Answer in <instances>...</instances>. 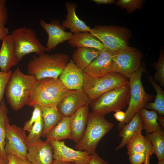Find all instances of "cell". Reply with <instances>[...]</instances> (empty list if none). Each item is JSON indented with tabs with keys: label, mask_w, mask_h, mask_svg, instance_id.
I'll list each match as a JSON object with an SVG mask.
<instances>
[{
	"label": "cell",
	"mask_w": 164,
	"mask_h": 164,
	"mask_svg": "<svg viewBox=\"0 0 164 164\" xmlns=\"http://www.w3.org/2000/svg\"><path fill=\"white\" fill-rule=\"evenodd\" d=\"M70 91L59 78L37 80L32 89L27 105L32 108L57 106Z\"/></svg>",
	"instance_id": "1"
},
{
	"label": "cell",
	"mask_w": 164,
	"mask_h": 164,
	"mask_svg": "<svg viewBox=\"0 0 164 164\" xmlns=\"http://www.w3.org/2000/svg\"><path fill=\"white\" fill-rule=\"evenodd\" d=\"M157 164H164V160L158 161Z\"/></svg>",
	"instance_id": "46"
},
{
	"label": "cell",
	"mask_w": 164,
	"mask_h": 164,
	"mask_svg": "<svg viewBox=\"0 0 164 164\" xmlns=\"http://www.w3.org/2000/svg\"><path fill=\"white\" fill-rule=\"evenodd\" d=\"M6 144L5 147L7 155L12 154L23 160H27V147L26 131L15 125H11L9 119L5 125Z\"/></svg>",
	"instance_id": "11"
},
{
	"label": "cell",
	"mask_w": 164,
	"mask_h": 164,
	"mask_svg": "<svg viewBox=\"0 0 164 164\" xmlns=\"http://www.w3.org/2000/svg\"><path fill=\"white\" fill-rule=\"evenodd\" d=\"M93 1L98 5L109 4L115 3L114 0H93Z\"/></svg>",
	"instance_id": "42"
},
{
	"label": "cell",
	"mask_w": 164,
	"mask_h": 164,
	"mask_svg": "<svg viewBox=\"0 0 164 164\" xmlns=\"http://www.w3.org/2000/svg\"><path fill=\"white\" fill-rule=\"evenodd\" d=\"M12 73L11 70L7 72L0 70V105L5 92L6 85Z\"/></svg>",
	"instance_id": "35"
},
{
	"label": "cell",
	"mask_w": 164,
	"mask_h": 164,
	"mask_svg": "<svg viewBox=\"0 0 164 164\" xmlns=\"http://www.w3.org/2000/svg\"><path fill=\"white\" fill-rule=\"evenodd\" d=\"M157 121L159 122L160 125L163 128L164 127V117L162 115H158L157 117Z\"/></svg>",
	"instance_id": "44"
},
{
	"label": "cell",
	"mask_w": 164,
	"mask_h": 164,
	"mask_svg": "<svg viewBox=\"0 0 164 164\" xmlns=\"http://www.w3.org/2000/svg\"><path fill=\"white\" fill-rule=\"evenodd\" d=\"M36 80L34 76L23 73L18 66L12 72L5 93L7 102L13 110L18 111L27 105Z\"/></svg>",
	"instance_id": "3"
},
{
	"label": "cell",
	"mask_w": 164,
	"mask_h": 164,
	"mask_svg": "<svg viewBox=\"0 0 164 164\" xmlns=\"http://www.w3.org/2000/svg\"><path fill=\"white\" fill-rule=\"evenodd\" d=\"M89 112V105L78 109L70 117L71 140L76 144L82 138L86 126Z\"/></svg>",
	"instance_id": "19"
},
{
	"label": "cell",
	"mask_w": 164,
	"mask_h": 164,
	"mask_svg": "<svg viewBox=\"0 0 164 164\" xmlns=\"http://www.w3.org/2000/svg\"><path fill=\"white\" fill-rule=\"evenodd\" d=\"M39 23L48 35V39L45 46L46 51L53 50L59 44L69 40L72 36V33L66 31V28L60 24L59 20L54 19L47 23L41 19Z\"/></svg>",
	"instance_id": "16"
},
{
	"label": "cell",
	"mask_w": 164,
	"mask_h": 164,
	"mask_svg": "<svg viewBox=\"0 0 164 164\" xmlns=\"http://www.w3.org/2000/svg\"><path fill=\"white\" fill-rule=\"evenodd\" d=\"M7 164H31L27 160H23L12 154L7 155Z\"/></svg>",
	"instance_id": "38"
},
{
	"label": "cell",
	"mask_w": 164,
	"mask_h": 164,
	"mask_svg": "<svg viewBox=\"0 0 164 164\" xmlns=\"http://www.w3.org/2000/svg\"><path fill=\"white\" fill-rule=\"evenodd\" d=\"M43 128V121L42 118L35 123L32 126L29 132L28 135L27 136V142H32L40 139Z\"/></svg>",
	"instance_id": "33"
},
{
	"label": "cell",
	"mask_w": 164,
	"mask_h": 164,
	"mask_svg": "<svg viewBox=\"0 0 164 164\" xmlns=\"http://www.w3.org/2000/svg\"><path fill=\"white\" fill-rule=\"evenodd\" d=\"M100 52L94 48H77L73 53L72 60L79 69L83 70L98 56Z\"/></svg>",
	"instance_id": "23"
},
{
	"label": "cell",
	"mask_w": 164,
	"mask_h": 164,
	"mask_svg": "<svg viewBox=\"0 0 164 164\" xmlns=\"http://www.w3.org/2000/svg\"><path fill=\"white\" fill-rule=\"evenodd\" d=\"M142 132H138L127 145L128 156L140 153H145L149 156L153 154L150 142L146 136L142 135Z\"/></svg>",
	"instance_id": "25"
},
{
	"label": "cell",
	"mask_w": 164,
	"mask_h": 164,
	"mask_svg": "<svg viewBox=\"0 0 164 164\" xmlns=\"http://www.w3.org/2000/svg\"><path fill=\"white\" fill-rule=\"evenodd\" d=\"M27 159L31 164H51L54 160L53 149L49 141L40 139L26 142Z\"/></svg>",
	"instance_id": "15"
},
{
	"label": "cell",
	"mask_w": 164,
	"mask_h": 164,
	"mask_svg": "<svg viewBox=\"0 0 164 164\" xmlns=\"http://www.w3.org/2000/svg\"><path fill=\"white\" fill-rule=\"evenodd\" d=\"M30 118L26 121L23 128L25 131L29 132L34 124L42 118L41 108L38 106H35Z\"/></svg>",
	"instance_id": "34"
},
{
	"label": "cell",
	"mask_w": 164,
	"mask_h": 164,
	"mask_svg": "<svg viewBox=\"0 0 164 164\" xmlns=\"http://www.w3.org/2000/svg\"><path fill=\"white\" fill-rule=\"evenodd\" d=\"M147 71L144 62L141 63L138 69L128 79L130 89V97L128 105L125 111V118L122 123L119 124L118 127L121 128L125 124H127L134 115L144 108L148 101L153 99L152 95L145 91L142 81V73Z\"/></svg>",
	"instance_id": "6"
},
{
	"label": "cell",
	"mask_w": 164,
	"mask_h": 164,
	"mask_svg": "<svg viewBox=\"0 0 164 164\" xmlns=\"http://www.w3.org/2000/svg\"><path fill=\"white\" fill-rule=\"evenodd\" d=\"M83 90L92 101L106 92L123 86L129 82L127 77L115 72L102 77H94L83 72Z\"/></svg>",
	"instance_id": "8"
},
{
	"label": "cell",
	"mask_w": 164,
	"mask_h": 164,
	"mask_svg": "<svg viewBox=\"0 0 164 164\" xmlns=\"http://www.w3.org/2000/svg\"><path fill=\"white\" fill-rule=\"evenodd\" d=\"M46 140L61 141L69 139L71 140V132L70 117L63 116L58 124L46 136Z\"/></svg>",
	"instance_id": "26"
},
{
	"label": "cell",
	"mask_w": 164,
	"mask_h": 164,
	"mask_svg": "<svg viewBox=\"0 0 164 164\" xmlns=\"http://www.w3.org/2000/svg\"><path fill=\"white\" fill-rule=\"evenodd\" d=\"M142 53L136 48L129 46L115 52L114 56L115 72L129 79L139 68Z\"/></svg>",
	"instance_id": "10"
},
{
	"label": "cell",
	"mask_w": 164,
	"mask_h": 164,
	"mask_svg": "<svg viewBox=\"0 0 164 164\" xmlns=\"http://www.w3.org/2000/svg\"><path fill=\"white\" fill-rule=\"evenodd\" d=\"M69 61V56L66 54L56 53L49 54L45 53L32 57L27 64V73L34 76L37 80L57 79Z\"/></svg>",
	"instance_id": "2"
},
{
	"label": "cell",
	"mask_w": 164,
	"mask_h": 164,
	"mask_svg": "<svg viewBox=\"0 0 164 164\" xmlns=\"http://www.w3.org/2000/svg\"><path fill=\"white\" fill-rule=\"evenodd\" d=\"M143 0H119L115 2L121 8L125 9L128 14L142 8L145 2Z\"/></svg>",
	"instance_id": "32"
},
{
	"label": "cell",
	"mask_w": 164,
	"mask_h": 164,
	"mask_svg": "<svg viewBox=\"0 0 164 164\" xmlns=\"http://www.w3.org/2000/svg\"><path fill=\"white\" fill-rule=\"evenodd\" d=\"M65 5L67 14L66 19L62 22V25L66 28L69 29L72 34L82 32H90L91 28L80 20L76 15V4L67 2Z\"/></svg>",
	"instance_id": "20"
},
{
	"label": "cell",
	"mask_w": 164,
	"mask_h": 164,
	"mask_svg": "<svg viewBox=\"0 0 164 164\" xmlns=\"http://www.w3.org/2000/svg\"><path fill=\"white\" fill-rule=\"evenodd\" d=\"M0 164H7L2 157L0 155Z\"/></svg>",
	"instance_id": "45"
},
{
	"label": "cell",
	"mask_w": 164,
	"mask_h": 164,
	"mask_svg": "<svg viewBox=\"0 0 164 164\" xmlns=\"http://www.w3.org/2000/svg\"><path fill=\"white\" fill-rule=\"evenodd\" d=\"M149 80L156 92V95L153 102H147L144 108L147 109L156 111L161 115H164V91L158 84L151 76L148 75Z\"/></svg>",
	"instance_id": "28"
},
{
	"label": "cell",
	"mask_w": 164,
	"mask_h": 164,
	"mask_svg": "<svg viewBox=\"0 0 164 164\" xmlns=\"http://www.w3.org/2000/svg\"><path fill=\"white\" fill-rule=\"evenodd\" d=\"M113 127V124L104 116L89 113L84 133L80 140L76 144L75 149L86 151L90 154L96 152L100 140Z\"/></svg>",
	"instance_id": "4"
},
{
	"label": "cell",
	"mask_w": 164,
	"mask_h": 164,
	"mask_svg": "<svg viewBox=\"0 0 164 164\" xmlns=\"http://www.w3.org/2000/svg\"><path fill=\"white\" fill-rule=\"evenodd\" d=\"M150 159H148L145 163V164H149Z\"/></svg>",
	"instance_id": "47"
},
{
	"label": "cell",
	"mask_w": 164,
	"mask_h": 164,
	"mask_svg": "<svg viewBox=\"0 0 164 164\" xmlns=\"http://www.w3.org/2000/svg\"><path fill=\"white\" fill-rule=\"evenodd\" d=\"M59 79L69 90L83 89L84 82L83 70L79 69L72 59L68 62Z\"/></svg>",
	"instance_id": "17"
},
{
	"label": "cell",
	"mask_w": 164,
	"mask_h": 164,
	"mask_svg": "<svg viewBox=\"0 0 164 164\" xmlns=\"http://www.w3.org/2000/svg\"><path fill=\"white\" fill-rule=\"evenodd\" d=\"M114 118L118 121L119 123H122L125 118V112L121 110L117 111L114 114Z\"/></svg>",
	"instance_id": "40"
},
{
	"label": "cell",
	"mask_w": 164,
	"mask_h": 164,
	"mask_svg": "<svg viewBox=\"0 0 164 164\" xmlns=\"http://www.w3.org/2000/svg\"><path fill=\"white\" fill-rule=\"evenodd\" d=\"M92 100L83 89L70 90L57 106L64 117H70L80 108L90 104Z\"/></svg>",
	"instance_id": "13"
},
{
	"label": "cell",
	"mask_w": 164,
	"mask_h": 164,
	"mask_svg": "<svg viewBox=\"0 0 164 164\" xmlns=\"http://www.w3.org/2000/svg\"><path fill=\"white\" fill-rule=\"evenodd\" d=\"M143 123V129L146 133L159 131L161 126L157 121L158 113L155 111H148L145 108L141 109L138 112Z\"/></svg>",
	"instance_id": "27"
},
{
	"label": "cell",
	"mask_w": 164,
	"mask_h": 164,
	"mask_svg": "<svg viewBox=\"0 0 164 164\" xmlns=\"http://www.w3.org/2000/svg\"><path fill=\"white\" fill-rule=\"evenodd\" d=\"M68 43L73 48H92L100 51L105 48L101 42L89 32L72 34Z\"/></svg>",
	"instance_id": "22"
},
{
	"label": "cell",
	"mask_w": 164,
	"mask_h": 164,
	"mask_svg": "<svg viewBox=\"0 0 164 164\" xmlns=\"http://www.w3.org/2000/svg\"><path fill=\"white\" fill-rule=\"evenodd\" d=\"M149 158L145 153H136L129 156V160L131 164H142Z\"/></svg>",
	"instance_id": "36"
},
{
	"label": "cell",
	"mask_w": 164,
	"mask_h": 164,
	"mask_svg": "<svg viewBox=\"0 0 164 164\" xmlns=\"http://www.w3.org/2000/svg\"><path fill=\"white\" fill-rule=\"evenodd\" d=\"M14 44L16 54L19 61L25 55L34 53L38 55L46 52L43 46L32 29L23 26L12 31L10 34Z\"/></svg>",
	"instance_id": "9"
},
{
	"label": "cell",
	"mask_w": 164,
	"mask_h": 164,
	"mask_svg": "<svg viewBox=\"0 0 164 164\" xmlns=\"http://www.w3.org/2000/svg\"><path fill=\"white\" fill-rule=\"evenodd\" d=\"M49 142L53 149L54 159L76 164H88L91 154L88 152L71 148L65 145L64 141L51 140Z\"/></svg>",
	"instance_id": "12"
},
{
	"label": "cell",
	"mask_w": 164,
	"mask_h": 164,
	"mask_svg": "<svg viewBox=\"0 0 164 164\" xmlns=\"http://www.w3.org/2000/svg\"><path fill=\"white\" fill-rule=\"evenodd\" d=\"M143 130L142 121L138 113H136L131 121L125 124L121 128L119 136L121 137L119 145L115 148L117 151L123 148L130 142L139 131Z\"/></svg>",
	"instance_id": "21"
},
{
	"label": "cell",
	"mask_w": 164,
	"mask_h": 164,
	"mask_svg": "<svg viewBox=\"0 0 164 164\" xmlns=\"http://www.w3.org/2000/svg\"><path fill=\"white\" fill-rule=\"evenodd\" d=\"M5 25L0 24V41L9 33V29L5 27Z\"/></svg>",
	"instance_id": "41"
},
{
	"label": "cell",
	"mask_w": 164,
	"mask_h": 164,
	"mask_svg": "<svg viewBox=\"0 0 164 164\" xmlns=\"http://www.w3.org/2000/svg\"><path fill=\"white\" fill-rule=\"evenodd\" d=\"M115 52L106 48L101 51L98 56L83 72L94 77H102L115 72Z\"/></svg>",
	"instance_id": "14"
},
{
	"label": "cell",
	"mask_w": 164,
	"mask_h": 164,
	"mask_svg": "<svg viewBox=\"0 0 164 164\" xmlns=\"http://www.w3.org/2000/svg\"><path fill=\"white\" fill-rule=\"evenodd\" d=\"M146 136L152 145L153 154L158 161L164 160V133L161 129L151 133H146Z\"/></svg>",
	"instance_id": "29"
},
{
	"label": "cell",
	"mask_w": 164,
	"mask_h": 164,
	"mask_svg": "<svg viewBox=\"0 0 164 164\" xmlns=\"http://www.w3.org/2000/svg\"><path fill=\"white\" fill-rule=\"evenodd\" d=\"M130 97L128 82L92 100L90 104L92 112L104 116L111 112L121 110L128 104Z\"/></svg>",
	"instance_id": "5"
},
{
	"label": "cell",
	"mask_w": 164,
	"mask_h": 164,
	"mask_svg": "<svg viewBox=\"0 0 164 164\" xmlns=\"http://www.w3.org/2000/svg\"><path fill=\"white\" fill-rule=\"evenodd\" d=\"M88 164H108V162L102 159L95 152L90 155Z\"/></svg>",
	"instance_id": "39"
},
{
	"label": "cell",
	"mask_w": 164,
	"mask_h": 164,
	"mask_svg": "<svg viewBox=\"0 0 164 164\" xmlns=\"http://www.w3.org/2000/svg\"><path fill=\"white\" fill-rule=\"evenodd\" d=\"M152 65L156 70L154 73V79L157 81L161 86L164 87V53L163 50L160 53L159 60L157 62L153 63Z\"/></svg>",
	"instance_id": "31"
},
{
	"label": "cell",
	"mask_w": 164,
	"mask_h": 164,
	"mask_svg": "<svg viewBox=\"0 0 164 164\" xmlns=\"http://www.w3.org/2000/svg\"><path fill=\"white\" fill-rule=\"evenodd\" d=\"M51 164H76L74 163L69 162H62L54 159Z\"/></svg>",
	"instance_id": "43"
},
{
	"label": "cell",
	"mask_w": 164,
	"mask_h": 164,
	"mask_svg": "<svg viewBox=\"0 0 164 164\" xmlns=\"http://www.w3.org/2000/svg\"><path fill=\"white\" fill-rule=\"evenodd\" d=\"M6 2L5 0H0V24L5 25L8 21V15L6 7Z\"/></svg>",
	"instance_id": "37"
},
{
	"label": "cell",
	"mask_w": 164,
	"mask_h": 164,
	"mask_svg": "<svg viewBox=\"0 0 164 164\" xmlns=\"http://www.w3.org/2000/svg\"><path fill=\"white\" fill-rule=\"evenodd\" d=\"M0 49V70L7 72L11 70L19 62L15 53L13 40L10 35L5 36L2 39Z\"/></svg>",
	"instance_id": "18"
},
{
	"label": "cell",
	"mask_w": 164,
	"mask_h": 164,
	"mask_svg": "<svg viewBox=\"0 0 164 164\" xmlns=\"http://www.w3.org/2000/svg\"><path fill=\"white\" fill-rule=\"evenodd\" d=\"M90 32L104 45L113 52L121 50L129 46L131 36L128 29L117 26L97 25Z\"/></svg>",
	"instance_id": "7"
},
{
	"label": "cell",
	"mask_w": 164,
	"mask_h": 164,
	"mask_svg": "<svg viewBox=\"0 0 164 164\" xmlns=\"http://www.w3.org/2000/svg\"><path fill=\"white\" fill-rule=\"evenodd\" d=\"M8 110L5 101L3 99L0 105V155L7 163V155L5 147L6 144V134L5 125L9 119L8 116Z\"/></svg>",
	"instance_id": "30"
},
{
	"label": "cell",
	"mask_w": 164,
	"mask_h": 164,
	"mask_svg": "<svg viewBox=\"0 0 164 164\" xmlns=\"http://www.w3.org/2000/svg\"><path fill=\"white\" fill-rule=\"evenodd\" d=\"M41 108L43 128L41 137H46L49 132L58 124L63 116L57 106H46Z\"/></svg>",
	"instance_id": "24"
}]
</instances>
